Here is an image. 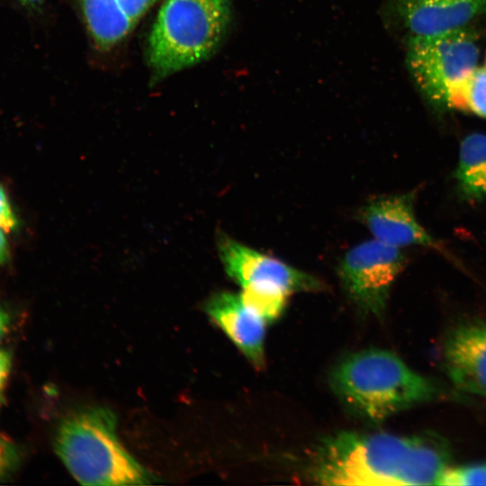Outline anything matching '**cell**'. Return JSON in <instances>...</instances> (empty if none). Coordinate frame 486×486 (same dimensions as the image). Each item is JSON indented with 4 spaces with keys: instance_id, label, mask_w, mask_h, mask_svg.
Masks as SVG:
<instances>
[{
    "instance_id": "obj_20",
    "label": "cell",
    "mask_w": 486,
    "mask_h": 486,
    "mask_svg": "<svg viewBox=\"0 0 486 486\" xmlns=\"http://www.w3.org/2000/svg\"><path fill=\"white\" fill-rule=\"evenodd\" d=\"M12 365V351L8 348H0V409L4 403L5 389Z\"/></svg>"
},
{
    "instance_id": "obj_22",
    "label": "cell",
    "mask_w": 486,
    "mask_h": 486,
    "mask_svg": "<svg viewBox=\"0 0 486 486\" xmlns=\"http://www.w3.org/2000/svg\"><path fill=\"white\" fill-rule=\"evenodd\" d=\"M10 316L0 308V341L4 338L10 328Z\"/></svg>"
},
{
    "instance_id": "obj_15",
    "label": "cell",
    "mask_w": 486,
    "mask_h": 486,
    "mask_svg": "<svg viewBox=\"0 0 486 486\" xmlns=\"http://www.w3.org/2000/svg\"><path fill=\"white\" fill-rule=\"evenodd\" d=\"M241 288L240 296L244 302L266 323L280 318L291 295L283 288L271 284H255Z\"/></svg>"
},
{
    "instance_id": "obj_10",
    "label": "cell",
    "mask_w": 486,
    "mask_h": 486,
    "mask_svg": "<svg viewBox=\"0 0 486 486\" xmlns=\"http://www.w3.org/2000/svg\"><path fill=\"white\" fill-rule=\"evenodd\" d=\"M206 311L250 363L262 368L267 323L244 302L240 293L214 294L206 303Z\"/></svg>"
},
{
    "instance_id": "obj_2",
    "label": "cell",
    "mask_w": 486,
    "mask_h": 486,
    "mask_svg": "<svg viewBox=\"0 0 486 486\" xmlns=\"http://www.w3.org/2000/svg\"><path fill=\"white\" fill-rule=\"evenodd\" d=\"M330 380L343 403L371 422L445 395L436 382L416 373L393 353L381 349L346 357L335 367Z\"/></svg>"
},
{
    "instance_id": "obj_7",
    "label": "cell",
    "mask_w": 486,
    "mask_h": 486,
    "mask_svg": "<svg viewBox=\"0 0 486 486\" xmlns=\"http://www.w3.org/2000/svg\"><path fill=\"white\" fill-rule=\"evenodd\" d=\"M218 244L220 257L227 274L241 287L255 284H271L283 288L290 294L325 288L317 277L225 235L220 236Z\"/></svg>"
},
{
    "instance_id": "obj_9",
    "label": "cell",
    "mask_w": 486,
    "mask_h": 486,
    "mask_svg": "<svg viewBox=\"0 0 486 486\" xmlns=\"http://www.w3.org/2000/svg\"><path fill=\"white\" fill-rule=\"evenodd\" d=\"M443 366L460 391L486 397V323L458 324L446 335Z\"/></svg>"
},
{
    "instance_id": "obj_11",
    "label": "cell",
    "mask_w": 486,
    "mask_h": 486,
    "mask_svg": "<svg viewBox=\"0 0 486 486\" xmlns=\"http://www.w3.org/2000/svg\"><path fill=\"white\" fill-rule=\"evenodd\" d=\"M395 6L401 22L415 36L464 27L486 12V0H396Z\"/></svg>"
},
{
    "instance_id": "obj_23",
    "label": "cell",
    "mask_w": 486,
    "mask_h": 486,
    "mask_svg": "<svg viewBox=\"0 0 486 486\" xmlns=\"http://www.w3.org/2000/svg\"><path fill=\"white\" fill-rule=\"evenodd\" d=\"M22 5L27 7H37L40 5L44 0H18Z\"/></svg>"
},
{
    "instance_id": "obj_6",
    "label": "cell",
    "mask_w": 486,
    "mask_h": 486,
    "mask_svg": "<svg viewBox=\"0 0 486 486\" xmlns=\"http://www.w3.org/2000/svg\"><path fill=\"white\" fill-rule=\"evenodd\" d=\"M405 265L401 248L373 238L346 251L338 273L351 302L363 312L380 317L385 311L392 285Z\"/></svg>"
},
{
    "instance_id": "obj_18",
    "label": "cell",
    "mask_w": 486,
    "mask_h": 486,
    "mask_svg": "<svg viewBox=\"0 0 486 486\" xmlns=\"http://www.w3.org/2000/svg\"><path fill=\"white\" fill-rule=\"evenodd\" d=\"M158 0H118L120 7L135 26Z\"/></svg>"
},
{
    "instance_id": "obj_21",
    "label": "cell",
    "mask_w": 486,
    "mask_h": 486,
    "mask_svg": "<svg viewBox=\"0 0 486 486\" xmlns=\"http://www.w3.org/2000/svg\"><path fill=\"white\" fill-rule=\"evenodd\" d=\"M5 230L0 228V266L4 265L9 258V245Z\"/></svg>"
},
{
    "instance_id": "obj_13",
    "label": "cell",
    "mask_w": 486,
    "mask_h": 486,
    "mask_svg": "<svg viewBox=\"0 0 486 486\" xmlns=\"http://www.w3.org/2000/svg\"><path fill=\"white\" fill-rule=\"evenodd\" d=\"M88 31L99 48L109 49L123 40L134 25L118 0H79Z\"/></svg>"
},
{
    "instance_id": "obj_4",
    "label": "cell",
    "mask_w": 486,
    "mask_h": 486,
    "mask_svg": "<svg viewBox=\"0 0 486 486\" xmlns=\"http://www.w3.org/2000/svg\"><path fill=\"white\" fill-rule=\"evenodd\" d=\"M116 418L105 408L68 415L54 439L57 454L84 485H130L148 482V473L125 450L115 433Z\"/></svg>"
},
{
    "instance_id": "obj_12",
    "label": "cell",
    "mask_w": 486,
    "mask_h": 486,
    "mask_svg": "<svg viewBox=\"0 0 486 486\" xmlns=\"http://www.w3.org/2000/svg\"><path fill=\"white\" fill-rule=\"evenodd\" d=\"M454 176L458 191L465 200L486 199L485 134H470L462 140Z\"/></svg>"
},
{
    "instance_id": "obj_5",
    "label": "cell",
    "mask_w": 486,
    "mask_h": 486,
    "mask_svg": "<svg viewBox=\"0 0 486 486\" xmlns=\"http://www.w3.org/2000/svg\"><path fill=\"white\" fill-rule=\"evenodd\" d=\"M479 50L473 33L464 28L412 36L407 66L421 93L446 105L449 93L476 68Z\"/></svg>"
},
{
    "instance_id": "obj_3",
    "label": "cell",
    "mask_w": 486,
    "mask_h": 486,
    "mask_svg": "<svg viewBox=\"0 0 486 486\" xmlns=\"http://www.w3.org/2000/svg\"><path fill=\"white\" fill-rule=\"evenodd\" d=\"M231 19L232 0H166L148 38L154 77L163 78L211 57Z\"/></svg>"
},
{
    "instance_id": "obj_8",
    "label": "cell",
    "mask_w": 486,
    "mask_h": 486,
    "mask_svg": "<svg viewBox=\"0 0 486 486\" xmlns=\"http://www.w3.org/2000/svg\"><path fill=\"white\" fill-rule=\"evenodd\" d=\"M413 192L377 196L358 212L361 220L374 238L399 248L409 246L446 250L418 222L414 212Z\"/></svg>"
},
{
    "instance_id": "obj_14",
    "label": "cell",
    "mask_w": 486,
    "mask_h": 486,
    "mask_svg": "<svg viewBox=\"0 0 486 486\" xmlns=\"http://www.w3.org/2000/svg\"><path fill=\"white\" fill-rule=\"evenodd\" d=\"M486 118V68H475L448 94L446 105Z\"/></svg>"
},
{
    "instance_id": "obj_1",
    "label": "cell",
    "mask_w": 486,
    "mask_h": 486,
    "mask_svg": "<svg viewBox=\"0 0 486 486\" xmlns=\"http://www.w3.org/2000/svg\"><path fill=\"white\" fill-rule=\"evenodd\" d=\"M450 457L448 443L436 433L343 431L321 443L311 475L326 485L438 484Z\"/></svg>"
},
{
    "instance_id": "obj_16",
    "label": "cell",
    "mask_w": 486,
    "mask_h": 486,
    "mask_svg": "<svg viewBox=\"0 0 486 486\" xmlns=\"http://www.w3.org/2000/svg\"><path fill=\"white\" fill-rule=\"evenodd\" d=\"M437 485H486V462L456 467H447Z\"/></svg>"
},
{
    "instance_id": "obj_19",
    "label": "cell",
    "mask_w": 486,
    "mask_h": 486,
    "mask_svg": "<svg viewBox=\"0 0 486 486\" xmlns=\"http://www.w3.org/2000/svg\"><path fill=\"white\" fill-rule=\"evenodd\" d=\"M18 227V220L4 186L0 184V228L6 232Z\"/></svg>"
},
{
    "instance_id": "obj_17",
    "label": "cell",
    "mask_w": 486,
    "mask_h": 486,
    "mask_svg": "<svg viewBox=\"0 0 486 486\" xmlns=\"http://www.w3.org/2000/svg\"><path fill=\"white\" fill-rule=\"evenodd\" d=\"M22 457L19 446L0 434V482L14 474L22 463Z\"/></svg>"
}]
</instances>
